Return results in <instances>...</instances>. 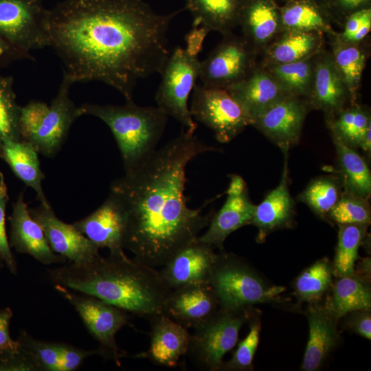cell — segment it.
Segmentation results:
<instances>
[{
  "instance_id": "cell-16",
  "label": "cell",
  "mask_w": 371,
  "mask_h": 371,
  "mask_svg": "<svg viewBox=\"0 0 371 371\" xmlns=\"http://www.w3.org/2000/svg\"><path fill=\"white\" fill-rule=\"evenodd\" d=\"M98 249L109 254L124 252L126 216L122 203L112 193L94 212L72 224Z\"/></svg>"
},
{
  "instance_id": "cell-52",
  "label": "cell",
  "mask_w": 371,
  "mask_h": 371,
  "mask_svg": "<svg viewBox=\"0 0 371 371\" xmlns=\"http://www.w3.org/2000/svg\"><path fill=\"white\" fill-rule=\"evenodd\" d=\"M371 126L368 129L363 139L359 146L362 150H363L367 154L370 155L371 152V140H370V134H371Z\"/></svg>"
},
{
  "instance_id": "cell-51",
  "label": "cell",
  "mask_w": 371,
  "mask_h": 371,
  "mask_svg": "<svg viewBox=\"0 0 371 371\" xmlns=\"http://www.w3.org/2000/svg\"><path fill=\"white\" fill-rule=\"evenodd\" d=\"M355 273L368 282L370 277V258L363 259L358 267L357 272H355Z\"/></svg>"
},
{
  "instance_id": "cell-37",
  "label": "cell",
  "mask_w": 371,
  "mask_h": 371,
  "mask_svg": "<svg viewBox=\"0 0 371 371\" xmlns=\"http://www.w3.org/2000/svg\"><path fill=\"white\" fill-rule=\"evenodd\" d=\"M11 76L0 75V159L5 139H23L19 128L20 106L17 104Z\"/></svg>"
},
{
  "instance_id": "cell-41",
  "label": "cell",
  "mask_w": 371,
  "mask_h": 371,
  "mask_svg": "<svg viewBox=\"0 0 371 371\" xmlns=\"http://www.w3.org/2000/svg\"><path fill=\"white\" fill-rule=\"evenodd\" d=\"M249 330L241 340L230 360L223 363L221 370L247 371L253 369V360L256 352L260 337V323L250 317Z\"/></svg>"
},
{
  "instance_id": "cell-25",
  "label": "cell",
  "mask_w": 371,
  "mask_h": 371,
  "mask_svg": "<svg viewBox=\"0 0 371 371\" xmlns=\"http://www.w3.org/2000/svg\"><path fill=\"white\" fill-rule=\"evenodd\" d=\"M245 0H185L193 19V28L231 34L239 24Z\"/></svg>"
},
{
  "instance_id": "cell-36",
  "label": "cell",
  "mask_w": 371,
  "mask_h": 371,
  "mask_svg": "<svg viewBox=\"0 0 371 371\" xmlns=\"http://www.w3.org/2000/svg\"><path fill=\"white\" fill-rule=\"evenodd\" d=\"M289 95H309L313 75L310 58L269 65L268 71Z\"/></svg>"
},
{
  "instance_id": "cell-53",
  "label": "cell",
  "mask_w": 371,
  "mask_h": 371,
  "mask_svg": "<svg viewBox=\"0 0 371 371\" xmlns=\"http://www.w3.org/2000/svg\"><path fill=\"white\" fill-rule=\"evenodd\" d=\"M341 5L346 8L353 9L359 7L368 0H338Z\"/></svg>"
},
{
  "instance_id": "cell-6",
  "label": "cell",
  "mask_w": 371,
  "mask_h": 371,
  "mask_svg": "<svg viewBox=\"0 0 371 371\" xmlns=\"http://www.w3.org/2000/svg\"><path fill=\"white\" fill-rule=\"evenodd\" d=\"M209 284L216 291L220 306L247 308L276 301L285 288L269 285L239 258L221 251L212 270Z\"/></svg>"
},
{
  "instance_id": "cell-29",
  "label": "cell",
  "mask_w": 371,
  "mask_h": 371,
  "mask_svg": "<svg viewBox=\"0 0 371 371\" xmlns=\"http://www.w3.org/2000/svg\"><path fill=\"white\" fill-rule=\"evenodd\" d=\"M336 150L338 175L343 191L369 199L371 173L364 158L356 150L333 136Z\"/></svg>"
},
{
  "instance_id": "cell-14",
  "label": "cell",
  "mask_w": 371,
  "mask_h": 371,
  "mask_svg": "<svg viewBox=\"0 0 371 371\" xmlns=\"http://www.w3.org/2000/svg\"><path fill=\"white\" fill-rule=\"evenodd\" d=\"M310 104L288 95L264 111L252 124L283 152L300 141Z\"/></svg>"
},
{
  "instance_id": "cell-7",
  "label": "cell",
  "mask_w": 371,
  "mask_h": 371,
  "mask_svg": "<svg viewBox=\"0 0 371 371\" xmlns=\"http://www.w3.org/2000/svg\"><path fill=\"white\" fill-rule=\"evenodd\" d=\"M198 54L188 47H177L170 53L155 95L157 106L192 132L195 131L197 124L191 115L188 99L199 78Z\"/></svg>"
},
{
  "instance_id": "cell-18",
  "label": "cell",
  "mask_w": 371,
  "mask_h": 371,
  "mask_svg": "<svg viewBox=\"0 0 371 371\" xmlns=\"http://www.w3.org/2000/svg\"><path fill=\"white\" fill-rule=\"evenodd\" d=\"M197 238L179 250L159 270L170 289L188 284H209L218 254Z\"/></svg>"
},
{
  "instance_id": "cell-46",
  "label": "cell",
  "mask_w": 371,
  "mask_h": 371,
  "mask_svg": "<svg viewBox=\"0 0 371 371\" xmlns=\"http://www.w3.org/2000/svg\"><path fill=\"white\" fill-rule=\"evenodd\" d=\"M351 331L367 339H371L370 309L357 310L348 313L345 322Z\"/></svg>"
},
{
  "instance_id": "cell-39",
  "label": "cell",
  "mask_w": 371,
  "mask_h": 371,
  "mask_svg": "<svg viewBox=\"0 0 371 371\" xmlns=\"http://www.w3.org/2000/svg\"><path fill=\"white\" fill-rule=\"evenodd\" d=\"M33 358L39 371H59L62 342L35 339L21 330L16 339Z\"/></svg>"
},
{
  "instance_id": "cell-54",
  "label": "cell",
  "mask_w": 371,
  "mask_h": 371,
  "mask_svg": "<svg viewBox=\"0 0 371 371\" xmlns=\"http://www.w3.org/2000/svg\"><path fill=\"white\" fill-rule=\"evenodd\" d=\"M4 262L3 260L0 258V269L4 267Z\"/></svg>"
},
{
  "instance_id": "cell-32",
  "label": "cell",
  "mask_w": 371,
  "mask_h": 371,
  "mask_svg": "<svg viewBox=\"0 0 371 371\" xmlns=\"http://www.w3.org/2000/svg\"><path fill=\"white\" fill-rule=\"evenodd\" d=\"M343 192L341 182L337 175L321 176L311 181L298 195L297 199L308 205L315 214L326 219Z\"/></svg>"
},
{
  "instance_id": "cell-31",
  "label": "cell",
  "mask_w": 371,
  "mask_h": 371,
  "mask_svg": "<svg viewBox=\"0 0 371 371\" xmlns=\"http://www.w3.org/2000/svg\"><path fill=\"white\" fill-rule=\"evenodd\" d=\"M338 241L333 265L337 278L355 273L358 250L366 237L368 224H339Z\"/></svg>"
},
{
  "instance_id": "cell-44",
  "label": "cell",
  "mask_w": 371,
  "mask_h": 371,
  "mask_svg": "<svg viewBox=\"0 0 371 371\" xmlns=\"http://www.w3.org/2000/svg\"><path fill=\"white\" fill-rule=\"evenodd\" d=\"M0 371H39V369L33 358L21 346L14 351L0 353Z\"/></svg>"
},
{
  "instance_id": "cell-47",
  "label": "cell",
  "mask_w": 371,
  "mask_h": 371,
  "mask_svg": "<svg viewBox=\"0 0 371 371\" xmlns=\"http://www.w3.org/2000/svg\"><path fill=\"white\" fill-rule=\"evenodd\" d=\"M12 316L9 307L0 309V353L14 351L21 347L19 341L10 336V324Z\"/></svg>"
},
{
  "instance_id": "cell-50",
  "label": "cell",
  "mask_w": 371,
  "mask_h": 371,
  "mask_svg": "<svg viewBox=\"0 0 371 371\" xmlns=\"http://www.w3.org/2000/svg\"><path fill=\"white\" fill-rule=\"evenodd\" d=\"M371 29V16H368L362 23L359 29L348 39L346 43H357L363 39Z\"/></svg>"
},
{
  "instance_id": "cell-10",
  "label": "cell",
  "mask_w": 371,
  "mask_h": 371,
  "mask_svg": "<svg viewBox=\"0 0 371 371\" xmlns=\"http://www.w3.org/2000/svg\"><path fill=\"white\" fill-rule=\"evenodd\" d=\"M191 115L210 128L221 143H228L250 125L243 110L225 89L196 85L190 107Z\"/></svg>"
},
{
  "instance_id": "cell-45",
  "label": "cell",
  "mask_w": 371,
  "mask_h": 371,
  "mask_svg": "<svg viewBox=\"0 0 371 371\" xmlns=\"http://www.w3.org/2000/svg\"><path fill=\"white\" fill-rule=\"evenodd\" d=\"M93 355L100 356L98 348L85 350L62 342L59 371H75L80 368L86 359Z\"/></svg>"
},
{
  "instance_id": "cell-3",
  "label": "cell",
  "mask_w": 371,
  "mask_h": 371,
  "mask_svg": "<svg viewBox=\"0 0 371 371\" xmlns=\"http://www.w3.org/2000/svg\"><path fill=\"white\" fill-rule=\"evenodd\" d=\"M49 280L92 295L148 321L163 313L171 289L159 271L128 258L124 252L47 269Z\"/></svg>"
},
{
  "instance_id": "cell-43",
  "label": "cell",
  "mask_w": 371,
  "mask_h": 371,
  "mask_svg": "<svg viewBox=\"0 0 371 371\" xmlns=\"http://www.w3.org/2000/svg\"><path fill=\"white\" fill-rule=\"evenodd\" d=\"M49 105L41 101H30L20 107L19 128L23 139L28 141L38 128Z\"/></svg>"
},
{
  "instance_id": "cell-40",
  "label": "cell",
  "mask_w": 371,
  "mask_h": 371,
  "mask_svg": "<svg viewBox=\"0 0 371 371\" xmlns=\"http://www.w3.org/2000/svg\"><path fill=\"white\" fill-rule=\"evenodd\" d=\"M328 219L339 224H370L369 199L343 192L341 197L328 214Z\"/></svg>"
},
{
  "instance_id": "cell-23",
  "label": "cell",
  "mask_w": 371,
  "mask_h": 371,
  "mask_svg": "<svg viewBox=\"0 0 371 371\" xmlns=\"http://www.w3.org/2000/svg\"><path fill=\"white\" fill-rule=\"evenodd\" d=\"M309 96L310 106L322 110L328 119L346 108L350 95L332 57L324 56L317 61Z\"/></svg>"
},
{
  "instance_id": "cell-8",
  "label": "cell",
  "mask_w": 371,
  "mask_h": 371,
  "mask_svg": "<svg viewBox=\"0 0 371 371\" xmlns=\"http://www.w3.org/2000/svg\"><path fill=\"white\" fill-rule=\"evenodd\" d=\"M54 286L56 291L73 306L89 334L98 342L100 356L120 366L124 352L116 343L115 335L128 323L130 314L92 295L61 285Z\"/></svg>"
},
{
  "instance_id": "cell-21",
  "label": "cell",
  "mask_w": 371,
  "mask_h": 371,
  "mask_svg": "<svg viewBox=\"0 0 371 371\" xmlns=\"http://www.w3.org/2000/svg\"><path fill=\"white\" fill-rule=\"evenodd\" d=\"M284 155L285 161L280 181L256 205L250 223L258 229L256 240L259 243L271 232L291 227L295 214V202L289 189L288 152Z\"/></svg>"
},
{
  "instance_id": "cell-34",
  "label": "cell",
  "mask_w": 371,
  "mask_h": 371,
  "mask_svg": "<svg viewBox=\"0 0 371 371\" xmlns=\"http://www.w3.org/2000/svg\"><path fill=\"white\" fill-rule=\"evenodd\" d=\"M333 275V265L328 258L317 260L296 278L295 295L302 302L317 304L331 286Z\"/></svg>"
},
{
  "instance_id": "cell-9",
  "label": "cell",
  "mask_w": 371,
  "mask_h": 371,
  "mask_svg": "<svg viewBox=\"0 0 371 371\" xmlns=\"http://www.w3.org/2000/svg\"><path fill=\"white\" fill-rule=\"evenodd\" d=\"M43 0H0V36L21 50L50 46Z\"/></svg>"
},
{
  "instance_id": "cell-19",
  "label": "cell",
  "mask_w": 371,
  "mask_h": 371,
  "mask_svg": "<svg viewBox=\"0 0 371 371\" xmlns=\"http://www.w3.org/2000/svg\"><path fill=\"white\" fill-rule=\"evenodd\" d=\"M10 245L19 254H28L43 265L67 263V259L50 248L43 229L31 216L21 192L12 203Z\"/></svg>"
},
{
  "instance_id": "cell-12",
  "label": "cell",
  "mask_w": 371,
  "mask_h": 371,
  "mask_svg": "<svg viewBox=\"0 0 371 371\" xmlns=\"http://www.w3.org/2000/svg\"><path fill=\"white\" fill-rule=\"evenodd\" d=\"M72 84L70 78L63 74L56 97L49 105L38 128L27 141L45 157H53L56 155L72 124L84 115L81 107L76 106L69 96Z\"/></svg>"
},
{
  "instance_id": "cell-38",
  "label": "cell",
  "mask_w": 371,
  "mask_h": 371,
  "mask_svg": "<svg viewBox=\"0 0 371 371\" xmlns=\"http://www.w3.org/2000/svg\"><path fill=\"white\" fill-rule=\"evenodd\" d=\"M280 19L286 31L332 32L320 12L306 1H296L284 8Z\"/></svg>"
},
{
  "instance_id": "cell-27",
  "label": "cell",
  "mask_w": 371,
  "mask_h": 371,
  "mask_svg": "<svg viewBox=\"0 0 371 371\" xmlns=\"http://www.w3.org/2000/svg\"><path fill=\"white\" fill-rule=\"evenodd\" d=\"M239 24L253 49L269 42L282 25L275 6L268 0H245Z\"/></svg>"
},
{
  "instance_id": "cell-20",
  "label": "cell",
  "mask_w": 371,
  "mask_h": 371,
  "mask_svg": "<svg viewBox=\"0 0 371 371\" xmlns=\"http://www.w3.org/2000/svg\"><path fill=\"white\" fill-rule=\"evenodd\" d=\"M148 322L150 346L137 357L146 358L157 366L176 367L188 350L190 334L188 329L163 313Z\"/></svg>"
},
{
  "instance_id": "cell-15",
  "label": "cell",
  "mask_w": 371,
  "mask_h": 371,
  "mask_svg": "<svg viewBox=\"0 0 371 371\" xmlns=\"http://www.w3.org/2000/svg\"><path fill=\"white\" fill-rule=\"evenodd\" d=\"M29 212L43 229L52 250L69 262H85L99 254V249L72 224L59 219L52 206L41 205Z\"/></svg>"
},
{
  "instance_id": "cell-22",
  "label": "cell",
  "mask_w": 371,
  "mask_h": 371,
  "mask_svg": "<svg viewBox=\"0 0 371 371\" xmlns=\"http://www.w3.org/2000/svg\"><path fill=\"white\" fill-rule=\"evenodd\" d=\"M226 90L241 106L250 125L269 106L289 95L268 71L261 69H253Z\"/></svg>"
},
{
  "instance_id": "cell-33",
  "label": "cell",
  "mask_w": 371,
  "mask_h": 371,
  "mask_svg": "<svg viewBox=\"0 0 371 371\" xmlns=\"http://www.w3.org/2000/svg\"><path fill=\"white\" fill-rule=\"evenodd\" d=\"M328 124L332 136L357 149L359 148L368 129L371 126V122L368 113L357 104H352L328 119Z\"/></svg>"
},
{
  "instance_id": "cell-4",
  "label": "cell",
  "mask_w": 371,
  "mask_h": 371,
  "mask_svg": "<svg viewBox=\"0 0 371 371\" xmlns=\"http://www.w3.org/2000/svg\"><path fill=\"white\" fill-rule=\"evenodd\" d=\"M83 114L103 121L118 146L125 172L142 164L156 149L168 115L158 106H141L133 100L124 105L83 104Z\"/></svg>"
},
{
  "instance_id": "cell-2",
  "label": "cell",
  "mask_w": 371,
  "mask_h": 371,
  "mask_svg": "<svg viewBox=\"0 0 371 371\" xmlns=\"http://www.w3.org/2000/svg\"><path fill=\"white\" fill-rule=\"evenodd\" d=\"M219 149L183 128L175 138L133 170L114 180L110 192L126 216L124 249L135 261L161 267L179 250L194 241L214 214L187 205L186 166L198 155Z\"/></svg>"
},
{
  "instance_id": "cell-1",
  "label": "cell",
  "mask_w": 371,
  "mask_h": 371,
  "mask_svg": "<svg viewBox=\"0 0 371 371\" xmlns=\"http://www.w3.org/2000/svg\"><path fill=\"white\" fill-rule=\"evenodd\" d=\"M182 10L157 14L144 0H63L49 10V47L73 83L100 81L131 100L139 80L161 74L167 32Z\"/></svg>"
},
{
  "instance_id": "cell-26",
  "label": "cell",
  "mask_w": 371,
  "mask_h": 371,
  "mask_svg": "<svg viewBox=\"0 0 371 371\" xmlns=\"http://www.w3.org/2000/svg\"><path fill=\"white\" fill-rule=\"evenodd\" d=\"M38 154L36 148L26 140L8 139L3 143L2 159L20 180L35 191L41 205L49 207L42 188L45 176L40 167Z\"/></svg>"
},
{
  "instance_id": "cell-42",
  "label": "cell",
  "mask_w": 371,
  "mask_h": 371,
  "mask_svg": "<svg viewBox=\"0 0 371 371\" xmlns=\"http://www.w3.org/2000/svg\"><path fill=\"white\" fill-rule=\"evenodd\" d=\"M9 201L7 185L0 172V258L13 275L17 273V264L11 250L5 229V210Z\"/></svg>"
},
{
  "instance_id": "cell-5",
  "label": "cell",
  "mask_w": 371,
  "mask_h": 371,
  "mask_svg": "<svg viewBox=\"0 0 371 371\" xmlns=\"http://www.w3.org/2000/svg\"><path fill=\"white\" fill-rule=\"evenodd\" d=\"M251 313V307L220 306L194 328L187 355L194 366L201 370H221L223 358L236 345L240 328Z\"/></svg>"
},
{
  "instance_id": "cell-24",
  "label": "cell",
  "mask_w": 371,
  "mask_h": 371,
  "mask_svg": "<svg viewBox=\"0 0 371 371\" xmlns=\"http://www.w3.org/2000/svg\"><path fill=\"white\" fill-rule=\"evenodd\" d=\"M309 326L308 339L304 355L302 369L315 371L320 368L337 341L336 324L324 306L311 304L307 311Z\"/></svg>"
},
{
  "instance_id": "cell-30",
  "label": "cell",
  "mask_w": 371,
  "mask_h": 371,
  "mask_svg": "<svg viewBox=\"0 0 371 371\" xmlns=\"http://www.w3.org/2000/svg\"><path fill=\"white\" fill-rule=\"evenodd\" d=\"M319 32L286 31L267 52L269 65L310 58L318 52L322 43Z\"/></svg>"
},
{
  "instance_id": "cell-13",
  "label": "cell",
  "mask_w": 371,
  "mask_h": 371,
  "mask_svg": "<svg viewBox=\"0 0 371 371\" xmlns=\"http://www.w3.org/2000/svg\"><path fill=\"white\" fill-rule=\"evenodd\" d=\"M229 178L225 202L218 212L213 214L207 230L197 238L220 251L223 250L224 242L230 234L250 224L256 207L249 199L243 179L237 175H231Z\"/></svg>"
},
{
  "instance_id": "cell-49",
  "label": "cell",
  "mask_w": 371,
  "mask_h": 371,
  "mask_svg": "<svg viewBox=\"0 0 371 371\" xmlns=\"http://www.w3.org/2000/svg\"><path fill=\"white\" fill-rule=\"evenodd\" d=\"M371 16V10L361 9L352 14L348 19L341 34V41L346 43L359 29L366 18Z\"/></svg>"
},
{
  "instance_id": "cell-17",
  "label": "cell",
  "mask_w": 371,
  "mask_h": 371,
  "mask_svg": "<svg viewBox=\"0 0 371 371\" xmlns=\"http://www.w3.org/2000/svg\"><path fill=\"white\" fill-rule=\"evenodd\" d=\"M219 306L218 296L210 284H188L171 289L163 314L187 329L194 328Z\"/></svg>"
},
{
  "instance_id": "cell-35",
  "label": "cell",
  "mask_w": 371,
  "mask_h": 371,
  "mask_svg": "<svg viewBox=\"0 0 371 371\" xmlns=\"http://www.w3.org/2000/svg\"><path fill=\"white\" fill-rule=\"evenodd\" d=\"M333 60L348 91L351 101L354 102L365 65L364 52L355 43L340 41L334 47Z\"/></svg>"
},
{
  "instance_id": "cell-28",
  "label": "cell",
  "mask_w": 371,
  "mask_h": 371,
  "mask_svg": "<svg viewBox=\"0 0 371 371\" xmlns=\"http://www.w3.org/2000/svg\"><path fill=\"white\" fill-rule=\"evenodd\" d=\"M324 307L336 319L349 313L370 309L371 291L368 282L355 273L337 278Z\"/></svg>"
},
{
  "instance_id": "cell-48",
  "label": "cell",
  "mask_w": 371,
  "mask_h": 371,
  "mask_svg": "<svg viewBox=\"0 0 371 371\" xmlns=\"http://www.w3.org/2000/svg\"><path fill=\"white\" fill-rule=\"evenodd\" d=\"M30 53L16 47L0 36V68L24 59H34Z\"/></svg>"
},
{
  "instance_id": "cell-11",
  "label": "cell",
  "mask_w": 371,
  "mask_h": 371,
  "mask_svg": "<svg viewBox=\"0 0 371 371\" xmlns=\"http://www.w3.org/2000/svg\"><path fill=\"white\" fill-rule=\"evenodd\" d=\"M254 49L243 37L231 34L203 61L199 79L202 85L226 89L244 79L253 69Z\"/></svg>"
}]
</instances>
